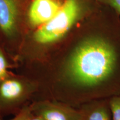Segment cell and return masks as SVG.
I'll return each mask as SVG.
<instances>
[{
	"label": "cell",
	"mask_w": 120,
	"mask_h": 120,
	"mask_svg": "<svg viewBox=\"0 0 120 120\" xmlns=\"http://www.w3.org/2000/svg\"><path fill=\"white\" fill-rule=\"evenodd\" d=\"M81 120H110V118L107 109L103 107H98L82 113Z\"/></svg>",
	"instance_id": "52a82bcc"
},
{
	"label": "cell",
	"mask_w": 120,
	"mask_h": 120,
	"mask_svg": "<svg viewBox=\"0 0 120 120\" xmlns=\"http://www.w3.org/2000/svg\"><path fill=\"white\" fill-rule=\"evenodd\" d=\"M120 13V0H103Z\"/></svg>",
	"instance_id": "8fae6325"
},
{
	"label": "cell",
	"mask_w": 120,
	"mask_h": 120,
	"mask_svg": "<svg viewBox=\"0 0 120 120\" xmlns=\"http://www.w3.org/2000/svg\"><path fill=\"white\" fill-rule=\"evenodd\" d=\"M19 15V0H0V30L8 38L17 32Z\"/></svg>",
	"instance_id": "277c9868"
},
{
	"label": "cell",
	"mask_w": 120,
	"mask_h": 120,
	"mask_svg": "<svg viewBox=\"0 0 120 120\" xmlns=\"http://www.w3.org/2000/svg\"><path fill=\"white\" fill-rule=\"evenodd\" d=\"M112 120H120V97L112 99L110 103Z\"/></svg>",
	"instance_id": "9c48e42d"
},
{
	"label": "cell",
	"mask_w": 120,
	"mask_h": 120,
	"mask_svg": "<svg viewBox=\"0 0 120 120\" xmlns=\"http://www.w3.org/2000/svg\"><path fill=\"white\" fill-rule=\"evenodd\" d=\"M23 92V86L19 81L7 79L0 83V100L9 102L19 98Z\"/></svg>",
	"instance_id": "8992f818"
},
{
	"label": "cell",
	"mask_w": 120,
	"mask_h": 120,
	"mask_svg": "<svg viewBox=\"0 0 120 120\" xmlns=\"http://www.w3.org/2000/svg\"><path fill=\"white\" fill-rule=\"evenodd\" d=\"M37 115L44 120H81L82 113L64 105L40 103L34 108Z\"/></svg>",
	"instance_id": "5b68a950"
},
{
	"label": "cell",
	"mask_w": 120,
	"mask_h": 120,
	"mask_svg": "<svg viewBox=\"0 0 120 120\" xmlns=\"http://www.w3.org/2000/svg\"><path fill=\"white\" fill-rule=\"evenodd\" d=\"M44 120L41 117H40V116H37L36 117H32L31 116H30L28 117H27L26 118V120Z\"/></svg>",
	"instance_id": "7c38bea8"
},
{
	"label": "cell",
	"mask_w": 120,
	"mask_h": 120,
	"mask_svg": "<svg viewBox=\"0 0 120 120\" xmlns=\"http://www.w3.org/2000/svg\"><path fill=\"white\" fill-rule=\"evenodd\" d=\"M117 55L109 42L89 37L79 42L66 66V75L74 85L91 87L107 80L115 71Z\"/></svg>",
	"instance_id": "6da1fadb"
},
{
	"label": "cell",
	"mask_w": 120,
	"mask_h": 120,
	"mask_svg": "<svg viewBox=\"0 0 120 120\" xmlns=\"http://www.w3.org/2000/svg\"><path fill=\"white\" fill-rule=\"evenodd\" d=\"M83 4L82 0H64L55 17L36 30L34 41L38 45H49L62 40L81 17Z\"/></svg>",
	"instance_id": "7a4b0ae2"
},
{
	"label": "cell",
	"mask_w": 120,
	"mask_h": 120,
	"mask_svg": "<svg viewBox=\"0 0 120 120\" xmlns=\"http://www.w3.org/2000/svg\"><path fill=\"white\" fill-rule=\"evenodd\" d=\"M8 77V64L0 48V83Z\"/></svg>",
	"instance_id": "ba28073f"
},
{
	"label": "cell",
	"mask_w": 120,
	"mask_h": 120,
	"mask_svg": "<svg viewBox=\"0 0 120 120\" xmlns=\"http://www.w3.org/2000/svg\"><path fill=\"white\" fill-rule=\"evenodd\" d=\"M64 0H32L28 8V21L33 27L49 22L60 11Z\"/></svg>",
	"instance_id": "3957f363"
},
{
	"label": "cell",
	"mask_w": 120,
	"mask_h": 120,
	"mask_svg": "<svg viewBox=\"0 0 120 120\" xmlns=\"http://www.w3.org/2000/svg\"><path fill=\"white\" fill-rule=\"evenodd\" d=\"M31 115V109H28V108H26V109H25L23 110H22L16 117L10 120H25Z\"/></svg>",
	"instance_id": "30bf717a"
}]
</instances>
